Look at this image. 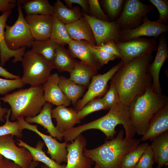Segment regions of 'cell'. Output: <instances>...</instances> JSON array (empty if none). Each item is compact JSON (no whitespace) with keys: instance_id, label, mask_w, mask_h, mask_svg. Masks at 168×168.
<instances>
[{"instance_id":"obj_1","label":"cell","mask_w":168,"mask_h":168,"mask_svg":"<svg viewBox=\"0 0 168 168\" xmlns=\"http://www.w3.org/2000/svg\"><path fill=\"white\" fill-rule=\"evenodd\" d=\"M152 59V54L139 56L123 63L113 76L111 80L116 87L120 102L129 105L151 84L148 68Z\"/></svg>"},{"instance_id":"obj_2","label":"cell","mask_w":168,"mask_h":168,"mask_svg":"<svg viewBox=\"0 0 168 168\" xmlns=\"http://www.w3.org/2000/svg\"><path fill=\"white\" fill-rule=\"evenodd\" d=\"M122 124L125 132V138H133L136 132L132 125L129 114V105L119 102L110 109L104 116L88 123L73 127L68 131L70 137L74 139L78 135L88 130L96 129L102 132L107 139H113L117 132L115 127Z\"/></svg>"},{"instance_id":"obj_3","label":"cell","mask_w":168,"mask_h":168,"mask_svg":"<svg viewBox=\"0 0 168 168\" xmlns=\"http://www.w3.org/2000/svg\"><path fill=\"white\" fill-rule=\"evenodd\" d=\"M124 131L121 129L117 137L92 149L85 148L84 156L95 162L100 168H119L124 156L136 148L141 142V139L128 140L124 138Z\"/></svg>"},{"instance_id":"obj_4","label":"cell","mask_w":168,"mask_h":168,"mask_svg":"<svg viewBox=\"0 0 168 168\" xmlns=\"http://www.w3.org/2000/svg\"><path fill=\"white\" fill-rule=\"evenodd\" d=\"M168 99L166 96L155 93L151 84L143 94L133 100L129 105V112L136 133L142 136L145 133L150 119L168 103Z\"/></svg>"},{"instance_id":"obj_5","label":"cell","mask_w":168,"mask_h":168,"mask_svg":"<svg viewBox=\"0 0 168 168\" xmlns=\"http://www.w3.org/2000/svg\"><path fill=\"white\" fill-rule=\"evenodd\" d=\"M0 100L10 105L12 121L21 117L36 116L46 102L44 99L42 84L6 94L3 97L0 98Z\"/></svg>"},{"instance_id":"obj_6","label":"cell","mask_w":168,"mask_h":168,"mask_svg":"<svg viewBox=\"0 0 168 168\" xmlns=\"http://www.w3.org/2000/svg\"><path fill=\"white\" fill-rule=\"evenodd\" d=\"M23 74L21 79L31 86L44 84L54 69L52 62L32 49L25 52L21 61Z\"/></svg>"},{"instance_id":"obj_7","label":"cell","mask_w":168,"mask_h":168,"mask_svg":"<svg viewBox=\"0 0 168 168\" xmlns=\"http://www.w3.org/2000/svg\"><path fill=\"white\" fill-rule=\"evenodd\" d=\"M16 5L18 12L17 19L12 26L6 24L4 32L7 46L12 50H18L22 47H30L35 40L24 16L22 5L18 0Z\"/></svg>"},{"instance_id":"obj_8","label":"cell","mask_w":168,"mask_h":168,"mask_svg":"<svg viewBox=\"0 0 168 168\" xmlns=\"http://www.w3.org/2000/svg\"><path fill=\"white\" fill-rule=\"evenodd\" d=\"M154 8L153 5H146L138 0H125L121 12L115 21L121 30L133 29L142 24L143 18Z\"/></svg>"},{"instance_id":"obj_9","label":"cell","mask_w":168,"mask_h":168,"mask_svg":"<svg viewBox=\"0 0 168 168\" xmlns=\"http://www.w3.org/2000/svg\"><path fill=\"white\" fill-rule=\"evenodd\" d=\"M115 43L123 64L141 55L152 54L157 50L158 47L156 38L153 37L147 39L141 37L125 42L116 41Z\"/></svg>"},{"instance_id":"obj_10","label":"cell","mask_w":168,"mask_h":168,"mask_svg":"<svg viewBox=\"0 0 168 168\" xmlns=\"http://www.w3.org/2000/svg\"><path fill=\"white\" fill-rule=\"evenodd\" d=\"M92 30L97 46L110 41H119L121 30L116 21H106L96 19L82 11Z\"/></svg>"},{"instance_id":"obj_11","label":"cell","mask_w":168,"mask_h":168,"mask_svg":"<svg viewBox=\"0 0 168 168\" xmlns=\"http://www.w3.org/2000/svg\"><path fill=\"white\" fill-rule=\"evenodd\" d=\"M121 60L116 66L103 74L93 76L88 86V89L83 98L78 100L74 109L77 112L80 110L90 100L103 95L105 92L109 81L122 66Z\"/></svg>"},{"instance_id":"obj_12","label":"cell","mask_w":168,"mask_h":168,"mask_svg":"<svg viewBox=\"0 0 168 168\" xmlns=\"http://www.w3.org/2000/svg\"><path fill=\"white\" fill-rule=\"evenodd\" d=\"M17 120L22 130L26 129L31 131L42 138L47 147V153L50 155L51 159L59 164L67 162L68 152L66 145L68 142H60L56 138L43 133L38 129L37 125L30 124L25 121L24 117L18 118Z\"/></svg>"},{"instance_id":"obj_13","label":"cell","mask_w":168,"mask_h":168,"mask_svg":"<svg viewBox=\"0 0 168 168\" xmlns=\"http://www.w3.org/2000/svg\"><path fill=\"white\" fill-rule=\"evenodd\" d=\"M0 154L21 168H29L33 161L30 152L24 147L17 146L10 135L0 136Z\"/></svg>"},{"instance_id":"obj_14","label":"cell","mask_w":168,"mask_h":168,"mask_svg":"<svg viewBox=\"0 0 168 168\" xmlns=\"http://www.w3.org/2000/svg\"><path fill=\"white\" fill-rule=\"evenodd\" d=\"M168 30V25L161 24L156 21H152L146 16L143 18L142 23L138 26L132 29L121 30L119 41H126L144 36L156 38Z\"/></svg>"},{"instance_id":"obj_15","label":"cell","mask_w":168,"mask_h":168,"mask_svg":"<svg viewBox=\"0 0 168 168\" xmlns=\"http://www.w3.org/2000/svg\"><path fill=\"white\" fill-rule=\"evenodd\" d=\"M86 145V140L82 133L72 142H68L67 164L65 168H91L93 162L83 154Z\"/></svg>"},{"instance_id":"obj_16","label":"cell","mask_w":168,"mask_h":168,"mask_svg":"<svg viewBox=\"0 0 168 168\" xmlns=\"http://www.w3.org/2000/svg\"><path fill=\"white\" fill-rule=\"evenodd\" d=\"M157 52L153 61L150 63L148 72L152 78V86L154 91L157 94H161L159 81L160 72L166 60L168 58V45L166 36L164 33L161 35L159 39Z\"/></svg>"},{"instance_id":"obj_17","label":"cell","mask_w":168,"mask_h":168,"mask_svg":"<svg viewBox=\"0 0 168 168\" xmlns=\"http://www.w3.org/2000/svg\"><path fill=\"white\" fill-rule=\"evenodd\" d=\"M25 18L35 40H44L50 38L53 15H27Z\"/></svg>"},{"instance_id":"obj_18","label":"cell","mask_w":168,"mask_h":168,"mask_svg":"<svg viewBox=\"0 0 168 168\" xmlns=\"http://www.w3.org/2000/svg\"><path fill=\"white\" fill-rule=\"evenodd\" d=\"M59 76L57 73L51 74L43 85L44 96L46 102L58 106H69L71 101L65 96L58 85Z\"/></svg>"},{"instance_id":"obj_19","label":"cell","mask_w":168,"mask_h":168,"mask_svg":"<svg viewBox=\"0 0 168 168\" xmlns=\"http://www.w3.org/2000/svg\"><path fill=\"white\" fill-rule=\"evenodd\" d=\"M12 12V10H9L2 13L0 16V65L2 67L11 57H14L12 61L13 63L21 62L26 49V47H22L16 50H11L6 42L4 29L7 20Z\"/></svg>"},{"instance_id":"obj_20","label":"cell","mask_w":168,"mask_h":168,"mask_svg":"<svg viewBox=\"0 0 168 168\" xmlns=\"http://www.w3.org/2000/svg\"><path fill=\"white\" fill-rule=\"evenodd\" d=\"M168 131V103L153 116L148 124L147 129L141 140L152 141L158 136Z\"/></svg>"},{"instance_id":"obj_21","label":"cell","mask_w":168,"mask_h":168,"mask_svg":"<svg viewBox=\"0 0 168 168\" xmlns=\"http://www.w3.org/2000/svg\"><path fill=\"white\" fill-rule=\"evenodd\" d=\"M68 45V50L73 58L79 59L82 62L97 70L102 67L87 42L72 40Z\"/></svg>"},{"instance_id":"obj_22","label":"cell","mask_w":168,"mask_h":168,"mask_svg":"<svg viewBox=\"0 0 168 168\" xmlns=\"http://www.w3.org/2000/svg\"><path fill=\"white\" fill-rule=\"evenodd\" d=\"M51 117L55 119L57 122L56 127L62 133L74 127L76 124L81 122L77 112L74 109L68 108L63 105L58 106L52 109Z\"/></svg>"},{"instance_id":"obj_23","label":"cell","mask_w":168,"mask_h":168,"mask_svg":"<svg viewBox=\"0 0 168 168\" xmlns=\"http://www.w3.org/2000/svg\"><path fill=\"white\" fill-rule=\"evenodd\" d=\"M53 108L52 104L47 102L38 114L33 117H26L25 119L29 124L35 123L41 125L47 130L46 132L50 136L61 141L63 139V136L52 122L51 111Z\"/></svg>"},{"instance_id":"obj_24","label":"cell","mask_w":168,"mask_h":168,"mask_svg":"<svg viewBox=\"0 0 168 168\" xmlns=\"http://www.w3.org/2000/svg\"><path fill=\"white\" fill-rule=\"evenodd\" d=\"M68 33L73 40H83L96 45L95 37L91 26L86 19L82 16L77 21L65 25Z\"/></svg>"},{"instance_id":"obj_25","label":"cell","mask_w":168,"mask_h":168,"mask_svg":"<svg viewBox=\"0 0 168 168\" xmlns=\"http://www.w3.org/2000/svg\"><path fill=\"white\" fill-rule=\"evenodd\" d=\"M153 151L155 162L158 166L162 168L168 166V131L157 137L150 145Z\"/></svg>"},{"instance_id":"obj_26","label":"cell","mask_w":168,"mask_h":168,"mask_svg":"<svg viewBox=\"0 0 168 168\" xmlns=\"http://www.w3.org/2000/svg\"><path fill=\"white\" fill-rule=\"evenodd\" d=\"M19 147H23L26 149L30 153L33 157V161L40 162L50 168H65L66 165L59 164L49 158L45 154L43 148L44 145V142L39 141L35 147H33L21 139H17Z\"/></svg>"},{"instance_id":"obj_27","label":"cell","mask_w":168,"mask_h":168,"mask_svg":"<svg viewBox=\"0 0 168 168\" xmlns=\"http://www.w3.org/2000/svg\"><path fill=\"white\" fill-rule=\"evenodd\" d=\"M53 6V15L65 25L73 23L83 16L82 11L78 6L70 8L60 0H57Z\"/></svg>"},{"instance_id":"obj_28","label":"cell","mask_w":168,"mask_h":168,"mask_svg":"<svg viewBox=\"0 0 168 168\" xmlns=\"http://www.w3.org/2000/svg\"><path fill=\"white\" fill-rule=\"evenodd\" d=\"M97 70L81 61H76L69 78L78 85L86 88L88 87L92 77L97 75Z\"/></svg>"},{"instance_id":"obj_29","label":"cell","mask_w":168,"mask_h":168,"mask_svg":"<svg viewBox=\"0 0 168 168\" xmlns=\"http://www.w3.org/2000/svg\"><path fill=\"white\" fill-rule=\"evenodd\" d=\"M76 61L64 46L58 44L54 58L52 62L54 69L59 72L70 73L75 66Z\"/></svg>"},{"instance_id":"obj_30","label":"cell","mask_w":168,"mask_h":168,"mask_svg":"<svg viewBox=\"0 0 168 168\" xmlns=\"http://www.w3.org/2000/svg\"><path fill=\"white\" fill-rule=\"evenodd\" d=\"M58 85L74 106L83 95L86 88L62 76H59Z\"/></svg>"},{"instance_id":"obj_31","label":"cell","mask_w":168,"mask_h":168,"mask_svg":"<svg viewBox=\"0 0 168 168\" xmlns=\"http://www.w3.org/2000/svg\"><path fill=\"white\" fill-rule=\"evenodd\" d=\"M27 15H53L54 6L47 0H18Z\"/></svg>"},{"instance_id":"obj_32","label":"cell","mask_w":168,"mask_h":168,"mask_svg":"<svg viewBox=\"0 0 168 168\" xmlns=\"http://www.w3.org/2000/svg\"><path fill=\"white\" fill-rule=\"evenodd\" d=\"M58 45L49 39L44 40H35L31 47L33 51L52 62L55 57Z\"/></svg>"},{"instance_id":"obj_33","label":"cell","mask_w":168,"mask_h":168,"mask_svg":"<svg viewBox=\"0 0 168 168\" xmlns=\"http://www.w3.org/2000/svg\"><path fill=\"white\" fill-rule=\"evenodd\" d=\"M53 16V21L49 39L59 45L68 44L72 40L67 31L65 24Z\"/></svg>"},{"instance_id":"obj_34","label":"cell","mask_w":168,"mask_h":168,"mask_svg":"<svg viewBox=\"0 0 168 168\" xmlns=\"http://www.w3.org/2000/svg\"><path fill=\"white\" fill-rule=\"evenodd\" d=\"M149 146L147 142L138 145L124 156L119 168H135L142 153Z\"/></svg>"},{"instance_id":"obj_35","label":"cell","mask_w":168,"mask_h":168,"mask_svg":"<svg viewBox=\"0 0 168 168\" xmlns=\"http://www.w3.org/2000/svg\"><path fill=\"white\" fill-rule=\"evenodd\" d=\"M11 113V109H8L6 114L4 115L6 121L4 124L0 126V136L10 135L12 137L16 136L19 138H21L22 130L17 120L11 122L9 120Z\"/></svg>"},{"instance_id":"obj_36","label":"cell","mask_w":168,"mask_h":168,"mask_svg":"<svg viewBox=\"0 0 168 168\" xmlns=\"http://www.w3.org/2000/svg\"><path fill=\"white\" fill-rule=\"evenodd\" d=\"M125 0H103L101 3L109 20L115 21L119 17L122 11Z\"/></svg>"},{"instance_id":"obj_37","label":"cell","mask_w":168,"mask_h":168,"mask_svg":"<svg viewBox=\"0 0 168 168\" xmlns=\"http://www.w3.org/2000/svg\"><path fill=\"white\" fill-rule=\"evenodd\" d=\"M102 110H108L104 100L102 98L94 99L77 112V115L81 120L91 113Z\"/></svg>"},{"instance_id":"obj_38","label":"cell","mask_w":168,"mask_h":168,"mask_svg":"<svg viewBox=\"0 0 168 168\" xmlns=\"http://www.w3.org/2000/svg\"><path fill=\"white\" fill-rule=\"evenodd\" d=\"M149 1L157 9L159 17L156 21L159 23L166 25L168 21V1L167 0H149Z\"/></svg>"},{"instance_id":"obj_39","label":"cell","mask_w":168,"mask_h":168,"mask_svg":"<svg viewBox=\"0 0 168 168\" xmlns=\"http://www.w3.org/2000/svg\"><path fill=\"white\" fill-rule=\"evenodd\" d=\"M25 85L21 78L14 79L0 78V94L6 95L16 89L23 87Z\"/></svg>"},{"instance_id":"obj_40","label":"cell","mask_w":168,"mask_h":168,"mask_svg":"<svg viewBox=\"0 0 168 168\" xmlns=\"http://www.w3.org/2000/svg\"><path fill=\"white\" fill-rule=\"evenodd\" d=\"M89 6V15L96 19L106 21H110L107 16L101 8L98 0H88Z\"/></svg>"},{"instance_id":"obj_41","label":"cell","mask_w":168,"mask_h":168,"mask_svg":"<svg viewBox=\"0 0 168 168\" xmlns=\"http://www.w3.org/2000/svg\"><path fill=\"white\" fill-rule=\"evenodd\" d=\"M105 103L108 109L116 104L120 102L119 94L114 82L111 80L110 88L102 98Z\"/></svg>"},{"instance_id":"obj_42","label":"cell","mask_w":168,"mask_h":168,"mask_svg":"<svg viewBox=\"0 0 168 168\" xmlns=\"http://www.w3.org/2000/svg\"><path fill=\"white\" fill-rule=\"evenodd\" d=\"M154 163L153 152L149 145L142 153L135 168H152Z\"/></svg>"},{"instance_id":"obj_43","label":"cell","mask_w":168,"mask_h":168,"mask_svg":"<svg viewBox=\"0 0 168 168\" xmlns=\"http://www.w3.org/2000/svg\"><path fill=\"white\" fill-rule=\"evenodd\" d=\"M93 48L107 53L116 55L118 58H121V55L114 41H110L99 46L91 44Z\"/></svg>"},{"instance_id":"obj_44","label":"cell","mask_w":168,"mask_h":168,"mask_svg":"<svg viewBox=\"0 0 168 168\" xmlns=\"http://www.w3.org/2000/svg\"><path fill=\"white\" fill-rule=\"evenodd\" d=\"M89 45L91 49L95 55L102 66L107 64L109 61L118 58L115 55L96 49L92 47L90 44H89Z\"/></svg>"},{"instance_id":"obj_45","label":"cell","mask_w":168,"mask_h":168,"mask_svg":"<svg viewBox=\"0 0 168 168\" xmlns=\"http://www.w3.org/2000/svg\"><path fill=\"white\" fill-rule=\"evenodd\" d=\"M66 6L69 8H73L72 5L73 4H77L82 7L83 12L89 15V6L87 0H64Z\"/></svg>"},{"instance_id":"obj_46","label":"cell","mask_w":168,"mask_h":168,"mask_svg":"<svg viewBox=\"0 0 168 168\" xmlns=\"http://www.w3.org/2000/svg\"><path fill=\"white\" fill-rule=\"evenodd\" d=\"M17 0H0V12L2 13L12 10L16 5Z\"/></svg>"},{"instance_id":"obj_47","label":"cell","mask_w":168,"mask_h":168,"mask_svg":"<svg viewBox=\"0 0 168 168\" xmlns=\"http://www.w3.org/2000/svg\"><path fill=\"white\" fill-rule=\"evenodd\" d=\"M0 168H21L18 165L9 160L4 157L0 164Z\"/></svg>"},{"instance_id":"obj_48","label":"cell","mask_w":168,"mask_h":168,"mask_svg":"<svg viewBox=\"0 0 168 168\" xmlns=\"http://www.w3.org/2000/svg\"><path fill=\"white\" fill-rule=\"evenodd\" d=\"M0 76L9 79L21 78L19 76L11 73L1 66H0Z\"/></svg>"},{"instance_id":"obj_49","label":"cell","mask_w":168,"mask_h":168,"mask_svg":"<svg viewBox=\"0 0 168 168\" xmlns=\"http://www.w3.org/2000/svg\"><path fill=\"white\" fill-rule=\"evenodd\" d=\"M1 103L0 101V122H4L5 119L4 117L5 114H7L8 109L6 108H2L1 106Z\"/></svg>"},{"instance_id":"obj_50","label":"cell","mask_w":168,"mask_h":168,"mask_svg":"<svg viewBox=\"0 0 168 168\" xmlns=\"http://www.w3.org/2000/svg\"><path fill=\"white\" fill-rule=\"evenodd\" d=\"M39 163L38 162L32 161L29 166V168H35L37 166Z\"/></svg>"},{"instance_id":"obj_51","label":"cell","mask_w":168,"mask_h":168,"mask_svg":"<svg viewBox=\"0 0 168 168\" xmlns=\"http://www.w3.org/2000/svg\"><path fill=\"white\" fill-rule=\"evenodd\" d=\"M41 168H50L44 164H43L41 165Z\"/></svg>"},{"instance_id":"obj_52","label":"cell","mask_w":168,"mask_h":168,"mask_svg":"<svg viewBox=\"0 0 168 168\" xmlns=\"http://www.w3.org/2000/svg\"><path fill=\"white\" fill-rule=\"evenodd\" d=\"M3 158V156L1 154H0V164L2 163Z\"/></svg>"},{"instance_id":"obj_53","label":"cell","mask_w":168,"mask_h":168,"mask_svg":"<svg viewBox=\"0 0 168 168\" xmlns=\"http://www.w3.org/2000/svg\"><path fill=\"white\" fill-rule=\"evenodd\" d=\"M94 168H100V167L97 164L95 163V166Z\"/></svg>"},{"instance_id":"obj_54","label":"cell","mask_w":168,"mask_h":168,"mask_svg":"<svg viewBox=\"0 0 168 168\" xmlns=\"http://www.w3.org/2000/svg\"><path fill=\"white\" fill-rule=\"evenodd\" d=\"M156 168H161L160 167H158V166H157V167H156Z\"/></svg>"}]
</instances>
